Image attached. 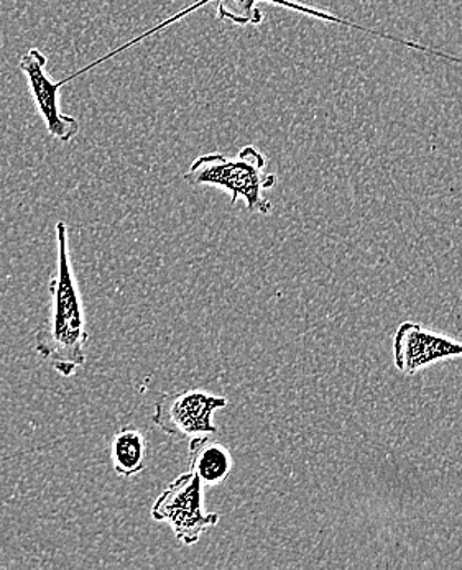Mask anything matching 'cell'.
<instances>
[{
    "label": "cell",
    "mask_w": 462,
    "mask_h": 570,
    "mask_svg": "<svg viewBox=\"0 0 462 570\" xmlns=\"http://www.w3.org/2000/svg\"><path fill=\"white\" fill-rule=\"evenodd\" d=\"M57 268L48 282V309L37 330L36 351L61 376H72L86 364L88 317L76 282L67 223L57 224Z\"/></svg>",
    "instance_id": "obj_1"
},
{
    "label": "cell",
    "mask_w": 462,
    "mask_h": 570,
    "mask_svg": "<svg viewBox=\"0 0 462 570\" xmlns=\"http://www.w3.org/2000/svg\"><path fill=\"white\" fill-rule=\"evenodd\" d=\"M267 158L257 148L247 145L236 158L206 154L196 158L185 173V181L191 186H217L229 193L230 203L244 199L252 214H271L272 204L264 193L277 185V175L264 173Z\"/></svg>",
    "instance_id": "obj_2"
},
{
    "label": "cell",
    "mask_w": 462,
    "mask_h": 570,
    "mask_svg": "<svg viewBox=\"0 0 462 570\" xmlns=\"http://www.w3.org/2000/svg\"><path fill=\"white\" fill-rule=\"evenodd\" d=\"M203 480L193 470L175 479L151 507V518L170 524L181 544L193 546L219 523V514L205 510Z\"/></svg>",
    "instance_id": "obj_3"
},
{
    "label": "cell",
    "mask_w": 462,
    "mask_h": 570,
    "mask_svg": "<svg viewBox=\"0 0 462 570\" xmlns=\"http://www.w3.org/2000/svg\"><path fill=\"white\" fill-rule=\"evenodd\" d=\"M227 406L224 396H216L205 390L164 393L155 403L151 421L161 433L175 441L217 434L213 423L214 413Z\"/></svg>",
    "instance_id": "obj_4"
},
{
    "label": "cell",
    "mask_w": 462,
    "mask_h": 570,
    "mask_svg": "<svg viewBox=\"0 0 462 570\" xmlns=\"http://www.w3.org/2000/svg\"><path fill=\"white\" fill-rule=\"evenodd\" d=\"M262 2L274 3V6L284 7V9L293 10V12L302 13V16L313 17V19L323 20V22L336 23V26L358 30V32H365L372 35V37L382 38V40H391L393 43L403 45V47L422 51V53L431 55V57L441 58V60L461 65L462 67L461 58L451 57V55L433 50V48H427L425 45L416 43V41L403 40V38L393 37V35L367 29V27L350 22V20L343 19V17H337L334 16V13L326 12V10H321L318 7L298 2V0H217V17H219L220 20H227V22L234 23V26H261V23L264 22V13L258 9V3Z\"/></svg>",
    "instance_id": "obj_5"
},
{
    "label": "cell",
    "mask_w": 462,
    "mask_h": 570,
    "mask_svg": "<svg viewBox=\"0 0 462 570\" xmlns=\"http://www.w3.org/2000/svg\"><path fill=\"white\" fill-rule=\"evenodd\" d=\"M47 57L38 48H30L22 58H20V71L29 81L30 92H32L33 102L38 114L43 117L45 126L51 137L60 140L61 144H68L79 132V122L75 117L61 112L60 85L48 76Z\"/></svg>",
    "instance_id": "obj_6"
},
{
    "label": "cell",
    "mask_w": 462,
    "mask_h": 570,
    "mask_svg": "<svg viewBox=\"0 0 462 570\" xmlns=\"http://www.w3.org/2000/svg\"><path fill=\"white\" fill-rule=\"evenodd\" d=\"M462 357V342L427 331L422 324H400L393 338L395 367L406 375L448 358Z\"/></svg>",
    "instance_id": "obj_7"
},
{
    "label": "cell",
    "mask_w": 462,
    "mask_h": 570,
    "mask_svg": "<svg viewBox=\"0 0 462 570\" xmlns=\"http://www.w3.org/2000/svg\"><path fill=\"white\" fill-rule=\"evenodd\" d=\"M233 455L229 449L209 436L189 441V465L205 485H217L229 476L233 470Z\"/></svg>",
    "instance_id": "obj_8"
},
{
    "label": "cell",
    "mask_w": 462,
    "mask_h": 570,
    "mask_svg": "<svg viewBox=\"0 0 462 570\" xmlns=\"http://www.w3.org/2000/svg\"><path fill=\"white\" fill-rule=\"evenodd\" d=\"M147 461V441L136 428H122L110 442V462L114 472L122 479L140 475Z\"/></svg>",
    "instance_id": "obj_9"
}]
</instances>
